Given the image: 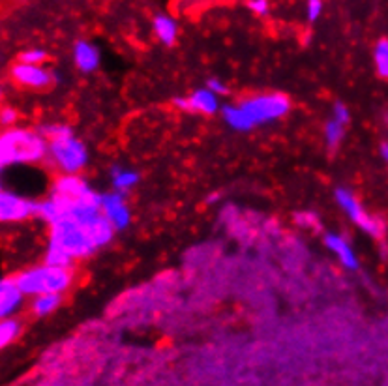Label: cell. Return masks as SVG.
<instances>
[{
	"label": "cell",
	"instance_id": "obj_1",
	"mask_svg": "<svg viewBox=\"0 0 388 386\" xmlns=\"http://www.w3.org/2000/svg\"><path fill=\"white\" fill-rule=\"evenodd\" d=\"M47 227L49 234L44 262L68 268H74L75 261L88 259L111 244L116 233L103 214L88 220H60Z\"/></svg>",
	"mask_w": 388,
	"mask_h": 386
},
{
	"label": "cell",
	"instance_id": "obj_2",
	"mask_svg": "<svg viewBox=\"0 0 388 386\" xmlns=\"http://www.w3.org/2000/svg\"><path fill=\"white\" fill-rule=\"evenodd\" d=\"M291 111V102L280 92H265L244 98L236 103L222 105L223 122L234 131H251L261 126L278 122Z\"/></svg>",
	"mask_w": 388,
	"mask_h": 386
},
{
	"label": "cell",
	"instance_id": "obj_3",
	"mask_svg": "<svg viewBox=\"0 0 388 386\" xmlns=\"http://www.w3.org/2000/svg\"><path fill=\"white\" fill-rule=\"evenodd\" d=\"M0 145L4 150L8 167L15 165H38L46 164L47 139L41 135L38 128H21L13 126L0 130Z\"/></svg>",
	"mask_w": 388,
	"mask_h": 386
},
{
	"label": "cell",
	"instance_id": "obj_4",
	"mask_svg": "<svg viewBox=\"0 0 388 386\" xmlns=\"http://www.w3.org/2000/svg\"><path fill=\"white\" fill-rule=\"evenodd\" d=\"M18 279L19 287L25 295L32 298L41 293H68L75 281L74 268L57 267V265H49V262H40V265H32L18 274H13Z\"/></svg>",
	"mask_w": 388,
	"mask_h": 386
},
{
	"label": "cell",
	"instance_id": "obj_5",
	"mask_svg": "<svg viewBox=\"0 0 388 386\" xmlns=\"http://www.w3.org/2000/svg\"><path fill=\"white\" fill-rule=\"evenodd\" d=\"M88 159H91L88 147L75 135L74 130H68L62 135L47 141L46 164L62 175H81L88 165Z\"/></svg>",
	"mask_w": 388,
	"mask_h": 386
},
{
	"label": "cell",
	"instance_id": "obj_6",
	"mask_svg": "<svg viewBox=\"0 0 388 386\" xmlns=\"http://www.w3.org/2000/svg\"><path fill=\"white\" fill-rule=\"evenodd\" d=\"M38 205L40 201L0 184V225H15L34 220L38 218Z\"/></svg>",
	"mask_w": 388,
	"mask_h": 386
},
{
	"label": "cell",
	"instance_id": "obj_7",
	"mask_svg": "<svg viewBox=\"0 0 388 386\" xmlns=\"http://www.w3.org/2000/svg\"><path fill=\"white\" fill-rule=\"evenodd\" d=\"M334 199H336L337 206L347 214L349 220L354 225H359L364 233H368L373 239H381L382 234H384V225H382L381 220H377L371 214H368L364 206H362V203L356 199V195L351 189H347V187H336Z\"/></svg>",
	"mask_w": 388,
	"mask_h": 386
},
{
	"label": "cell",
	"instance_id": "obj_8",
	"mask_svg": "<svg viewBox=\"0 0 388 386\" xmlns=\"http://www.w3.org/2000/svg\"><path fill=\"white\" fill-rule=\"evenodd\" d=\"M10 77L15 85L29 88V91H46L55 85L57 75L44 64H27L19 60L10 69Z\"/></svg>",
	"mask_w": 388,
	"mask_h": 386
},
{
	"label": "cell",
	"instance_id": "obj_9",
	"mask_svg": "<svg viewBox=\"0 0 388 386\" xmlns=\"http://www.w3.org/2000/svg\"><path fill=\"white\" fill-rule=\"evenodd\" d=\"M173 105L180 111H188V113L197 114H218L222 111V103H220V96L208 88V86H201L195 88L189 96H178L173 100Z\"/></svg>",
	"mask_w": 388,
	"mask_h": 386
},
{
	"label": "cell",
	"instance_id": "obj_10",
	"mask_svg": "<svg viewBox=\"0 0 388 386\" xmlns=\"http://www.w3.org/2000/svg\"><path fill=\"white\" fill-rule=\"evenodd\" d=\"M100 206H102L103 218L113 225L114 231H124V229L130 227L132 211H130V205L126 201V193H120L116 189L102 193Z\"/></svg>",
	"mask_w": 388,
	"mask_h": 386
},
{
	"label": "cell",
	"instance_id": "obj_11",
	"mask_svg": "<svg viewBox=\"0 0 388 386\" xmlns=\"http://www.w3.org/2000/svg\"><path fill=\"white\" fill-rule=\"evenodd\" d=\"M29 296L25 295L19 287L15 276H4L0 278V321L2 319L18 317L23 310Z\"/></svg>",
	"mask_w": 388,
	"mask_h": 386
},
{
	"label": "cell",
	"instance_id": "obj_12",
	"mask_svg": "<svg viewBox=\"0 0 388 386\" xmlns=\"http://www.w3.org/2000/svg\"><path fill=\"white\" fill-rule=\"evenodd\" d=\"M323 242H325L326 250L336 257L343 268L353 270V272L354 270H359L360 267L359 257H356L353 246L349 244V240L345 239V237H342V234H337V233H325Z\"/></svg>",
	"mask_w": 388,
	"mask_h": 386
},
{
	"label": "cell",
	"instance_id": "obj_13",
	"mask_svg": "<svg viewBox=\"0 0 388 386\" xmlns=\"http://www.w3.org/2000/svg\"><path fill=\"white\" fill-rule=\"evenodd\" d=\"M74 64L83 74H94L102 64V53L92 41L79 40L74 46Z\"/></svg>",
	"mask_w": 388,
	"mask_h": 386
},
{
	"label": "cell",
	"instance_id": "obj_14",
	"mask_svg": "<svg viewBox=\"0 0 388 386\" xmlns=\"http://www.w3.org/2000/svg\"><path fill=\"white\" fill-rule=\"evenodd\" d=\"M152 34L163 46H173L178 38V23L167 13H158L152 19Z\"/></svg>",
	"mask_w": 388,
	"mask_h": 386
},
{
	"label": "cell",
	"instance_id": "obj_15",
	"mask_svg": "<svg viewBox=\"0 0 388 386\" xmlns=\"http://www.w3.org/2000/svg\"><path fill=\"white\" fill-rule=\"evenodd\" d=\"M109 176H111L113 189L126 193V195L132 192L133 187L139 184V180H141V175H139L138 171L132 169V167H122V165H113L111 171H109Z\"/></svg>",
	"mask_w": 388,
	"mask_h": 386
},
{
	"label": "cell",
	"instance_id": "obj_16",
	"mask_svg": "<svg viewBox=\"0 0 388 386\" xmlns=\"http://www.w3.org/2000/svg\"><path fill=\"white\" fill-rule=\"evenodd\" d=\"M62 296L64 295H60V293H41V295L32 296L29 306L30 313H32L36 319L49 317L51 313H55L58 307L62 306Z\"/></svg>",
	"mask_w": 388,
	"mask_h": 386
},
{
	"label": "cell",
	"instance_id": "obj_17",
	"mask_svg": "<svg viewBox=\"0 0 388 386\" xmlns=\"http://www.w3.org/2000/svg\"><path fill=\"white\" fill-rule=\"evenodd\" d=\"M21 334H23V323L18 317L2 319L0 321V349L12 345L13 341L19 340Z\"/></svg>",
	"mask_w": 388,
	"mask_h": 386
},
{
	"label": "cell",
	"instance_id": "obj_18",
	"mask_svg": "<svg viewBox=\"0 0 388 386\" xmlns=\"http://www.w3.org/2000/svg\"><path fill=\"white\" fill-rule=\"evenodd\" d=\"M345 128H347V126L342 124V122L334 119V117L328 119V122L325 124V130H323L325 145L328 150H336V148L342 145L343 137H345Z\"/></svg>",
	"mask_w": 388,
	"mask_h": 386
},
{
	"label": "cell",
	"instance_id": "obj_19",
	"mask_svg": "<svg viewBox=\"0 0 388 386\" xmlns=\"http://www.w3.org/2000/svg\"><path fill=\"white\" fill-rule=\"evenodd\" d=\"M373 60H375V69L379 77L388 79V40L377 41L375 51H373Z\"/></svg>",
	"mask_w": 388,
	"mask_h": 386
},
{
	"label": "cell",
	"instance_id": "obj_20",
	"mask_svg": "<svg viewBox=\"0 0 388 386\" xmlns=\"http://www.w3.org/2000/svg\"><path fill=\"white\" fill-rule=\"evenodd\" d=\"M19 124V111L12 105H0V130L13 128Z\"/></svg>",
	"mask_w": 388,
	"mask_h": 386
},
{
	"label": "cell",
	"instance_id": "obj_21",
	"mask_svg": "<svg viewBox=\"0 0 388 386\" xmlns=\"http://www.w3.org/2000/svg\"><path fill=\"white\" fill-rule=\"evenodd\" d=\"M49 55H47L46 49L41 47H30V49H25L21 55H19V60L27 64H46Z\"/></svg>",
	"mask_w": 388,
	"mask_h": 386
},
{
	"label": "cell",
	"instance_id": "obj_22",
	"mask_svg": "<svg viewBox=\"0 0 388 386\" xmlns=\"http://www.w3.org/2000/svg\"><path fill=\"white\" fill-rule=\"evenodd\" d=\"M246 6L257 18H267L270 13V0H246Z\"/></svg>",
	"mask_w": 388,
	"mask_h": 386
},
{
	"label": "cell",
	"instance_id": "obj_23",
	"mask_svg": "<svg viewBox=\"0 0 388 386\" xmlns=\"http://www.w3.org/2000/svg\"><path fill=\"white\" fill-rule=\"evenodd\" d=\"M323 8H325L323 0H306V19H308L309 23H315L321 18Z\"/></svg>",
	"mask_w": 388,
	"mask_h": 386
},
{
	"label": "cell",
	"instance_id": "obj_24",
	"mask_svg": "<svg viewBox=\"0 0 388 386\" xmlns=\"http://www.w3.org/2000/svg\"><path fill=\"white\" fill-rule=\"evenodd\" d=\"M295 222H297L298 227L302 229H319V220L315 216L314 212H300L295 216Z\"/></svg>",
	"mask_w": 388,
	"mask_h": 386
},
{
	"label": "cell",
	"instance_id": "obj_25",
	"mask_svg": "<svg viewBox=\"0 0 388 386\" xmlns=\"http://www.w3.org/2000/svg\"><path fill=\"white\" fill-rule=\"evenodd\" d=\"M332 117L336 120H340L342 124L347 126L349 122H351V113H349V109L345 103L342 102H336L334 103V107H332Z\"/></svg>",
	"mask_w": 388,
	"mask_h": 386
},
{
	"label": "cell",
	"instance_id": "obj_26",
	"mask_svg": "<svg viewBox=\"0 0 388 386\" xmlns=\"http://www.w3.org/2000/svg\"><path fill=\"white\" fill-rule=\"evenodd\" d=\"M206 86H208V88H210L214 94H218L220 98L227 96V94H229L227 83H225L223 79H218V77H210V79L206 81Z\"/></svg>",
	"mask_w": 388,
	"mask_h": 386
},
{
	"label": "cell",
	"instance_id": "obj_27",
	"mask_svg": "<svg viewBox=\"0 0 388 386\" xmlns=\"http://www.w3.org/2000/svg\"><path fill=\"white\" fill-rule=\"evenodd\" d=\"M220 199H222V193L220 192H212L206 195V205H216V203H220Z\"/></svg>",
	"mask_w": 388,
	"mask_h": 386
},
{
	"label": "cell",
	"instance_id": "obj_28",
	"mask_svg": "<svg viewBox=\"0 0 388 386\" xmlns=\"http://www.w3.org/2000/svg\"><path fill=\"white\" fill-rule=\"evenodd\" d=\"M6 167L8 164H6V158H4V150H2V145H0V184H4V182H2V173H4Z\"/></svg>",
	"mask_w": 388,
	"mask_h": 386
},
{
	"label": "cell",
	"instance_id": "obj_29",
	"mask_svg": "<svg viewBox=\"0 0 388 386\" xmlns=\"http://www.w3.org/2000/svg\"><path fill=\"white\" fill-rule=\"evenodd\" d=\"M381 156H382V159H384V161L388 164V142H382L381 145Z\"/></svg>",
	"mask_w": 388,
	"mask_h": 386
},
{
	"label": "cell",
	"instance_id": "obj_30",
	"mask_svg": "<svg viewBox=\"0 0 388 386\" xmlns=\"http://www.w3.org/2000/svg\"><path fill=\"white\" fill-rule=\"evenodd\" d=\"M4 103V85H2V81H0V105Z\"/></svg>",
	"mask_w": 388,
	"mask_h": 386
}]
</instances>
